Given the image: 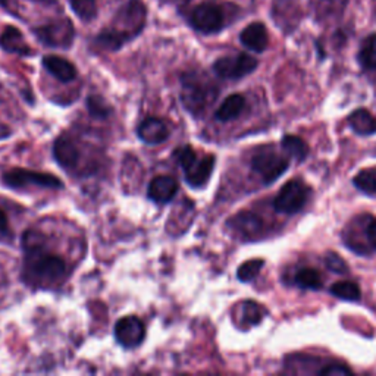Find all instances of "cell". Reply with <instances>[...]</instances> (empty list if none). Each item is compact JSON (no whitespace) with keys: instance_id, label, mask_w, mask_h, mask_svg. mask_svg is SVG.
Masks as SVG:
<instances>
[{"instance_id":"4316f807","label":"cell","mask_w":376,"mask_h":376,"mask_svg":"<svg viewBox=\"0 0 376 376\" xmlns=\"http://www.w3.org/2000/svg\"><path fill=\"white\" fill-rule=\"evenodd\" d=\"M243 320L247 326H253L260 324L262 320V309L255 301H246L243 304Z\"/></svg>"},{"instance_id":"5b68a950","label":"cell","mask_w":376,"mask_h":376,"mask_svg":"<svg viewBox=\"0 0 376 376\" xmlns=\"http://www.w3.org/2000/svg\"><path fill=\"white\" fill-rule=\"evenodd\" d=\"M257 68V61L247 53H239L235 57L220 58L213 63V71L218 77L225 80H239L252 74Z\"/></svg>"},{"instance_id":"d4e9b609","label":"cell","mask_w":376,"mask_h":376,"mask_svg":"<svg viewBox=\"0 0 376 376\" xmlns=\"http://www.w3.org/2000/svg\"><path fill=\"white\" fill-rule=\"evenodd\" d=\"M71 6L82 21H91L97 15L96 0H71Z\"/></svg>"},{"instance_id":"1f68e13d","label":"cell","mask_w":376,"mask_h":376,"mask_svg":"<svg viewBox=\"0 0 376 376\" xmlns=\"http://www.w3.org/2000/svg\"><path fill=\"white\" fill-rule=\"evenodd\" d=\"M8 218L6 213L0 209V232H6L8 231Z\"/></svg>"},{"instance_id":"9a60e30c","label":"cell","mask_w":376,"mask_h":376,"mask_svg":"<svg viewBox=\"0 0 376 376\" xmlns=\"http://www.w3.org/2000/svg\"><path fill=\"white\" fill-rule=\"evenodd\" d=\"M53 155L62 168H74L80 160V150L77 144L74 143L73 138L66 135L59 137L58 140L54 142Z\"/></svg>"},{"instance_id":"9c48e42d","label":"cell","mask_w":376,"mask_h":376,"mask_svg":"<svg viewBox=\"0 0 376 376\" xmlns=\"http://www.w3.org/2000/svg\"><path fill=\"white\" fill-rule=\"evenodd\" d=\"M115 337L125 348L140 345L146 337L144 324L137 316H125L115 325Z\"/></svg>"},{"instance_id":"ffe728a7","label":"cell","mask_w":376,"mask_h":376,"mask_svg":"<svg viewBox=\"0 0 376 376\" xmlns=\"http://www.w3.org/2000/svg\"><path fill=\"white\" fill-rule=\"evenodd\" d=\"M284 150L289 156L294 158L296 160L301 162L309 155V147L306 144L300 137L297 135H285L281 142Z\"/></svg>"},{"instance_id":"8992f818","label":"cell","mask_w":376,"mask_h":376,"mask_svg":"<svg viewBox=\"0 0 376 376\" xmlns=\"http://www.w3.org/2000/svg\"><path fill=\"white\" fill-rule=\"evenodd\" d=\"M3 181L6 186L12 188H22L29 184H36L38 187H47V188L63 187V183L58 176L27 170H12L3 175Z\"/></svg>"},{"instance_id":"7402d4cb","label":"cell","mask_w":376,"mask_h":376,"mask_svg":"<svg viewBox=\"0 0 376 376\" xmlns=\"http://www.w3.org/2000/svg\"><path fill=\"white\" fill-rule=\"evenodd\" d=\"M331 294L345 301H357L361 297V291L356 283L340 281L331 287Z\"/></svg>"},{"instance_id":"d6986e66","label":"cell","mask_w":376,"mask_h":376,"mask_svg":"<svg viewBox=\"0 0 376 376\" xmlns=\"http://www.w3.org/2000/svg\"><path fill=\"white\" fill-rule=\"evenodd\" d=\"M352 128L360 135H370L376 133V118L366 109H357L348 118Z\"/></svg>"},{"instance_id":"5bb4252c","label":"cell","mask_w":376,"mask_h":376,"mask_svg":"<svg viewBox=\"0 0 376 376\" xmlns=\"http://www.w3.org/2000/svg\"><path fill=\"white\" fill-rule=\"evenodd\" d=\"M241 43L253 52H263L266 50L269 45V36L266 31V27L262 22H253L247 25L240 36Z\"/></svg>"},{"instance_id":"f1b7e54d","label":"cell","mask_w":376,"mask_h":376,"mask_svg":"<svg viewBox=\"0 0 376 376\" xmlns=\"http://www.w3.org/2000/svg\"><path fill=\"white\" fill-rule=\"evenodd\" d=\"M325 264L329 271L336 272V273H347V271H348V266H347V263L344 262V259L333 252H329L325 256Z\"/></svg>"},{"instance_id":"f546056e","label":"cell","mask_w":376,"mask_h":376,"mask_svg":"<svg viewBox=\"0 0 376 376\" xmlns=\"http://www.w3.org/2000/svg\"><path fill=\"white\" fill-rule=\"evenodd\" d=\"M322 376H347L352 375V369L344 365H329L319 372Z\"/></svg>"},{"instance_id":"30bf717a","label":"cell","mask_w":376,"mask_h":376,"mask_svg":"<svg viewBox=\"0 0 376 376\" xmlns=\"http://www.w3.org/2000/svg\"><path fill=\"white\" fill-rule=\"evenodd\" d=\"M178 193V181L171 175H160L151 179L147 196L155 203H168Z\"/></svg>"},{"instance_id":"44dd1931","label":"cell","mask_w":376,"mask_h":376,"mask_svg":"<svg viewBox=\"0 0 376 376\" xmlns=\"http://www.w3.org/2000/svg\"><path fill=\"white\" fill-rule=\"evenodd\" d=\"M296 285L303 289H320L322 288V276L313 268H303L296 273Z\"/></svg>"},{"instance_id":"484cf974","label":"cell","mask_w":376,"mask_h":376,"mask_svg":"<svg viewBox=\"0 0 376 376\" xmlns=\"http://www.w3.org/2000/svg\"><path fill=\"white\" fill-rule=\"evenodd\" d=\"M354 186L366 194H376V174L372 171H361L354 176Z\"/></svg>"},{"instance_id":"277c9868","label":"cell","mask_w":376,"mask_h":376,"mask_svg":"<svg viewBox=\"0 0 376 376\" xmlns=\"http://www.w3.org/2000/svg\"><path fill=\"white\" fill-rule=\"evenodd\" d=\"M309 187L299 179H291L278 193L273 207L281 213H297L308 202Z\"/></svg>"},{"instance_id":"6da1fadb","label":"cell","mask_w":376,"mask_h":376,"mask_svg":"<svg viewBox=\"0 0 376 376\" xmlns=\"http://www.w3.org/2000/svg\"><path fill=\"white\" fill-rule=\"evenodd\" d=\"M25 269L43 281H57L66 273V263L62 257L46 252L43 246L25 250Z\"/></svg>"},{"instance_id":"cb8c5ba5","label":"cell","mask_w":376,"mask_h":376,"mask_svg":"<svg viewBox=\"0 0 376 376\" xmlns=\"http://www.w3.org/2000/svg\"><path fill=\"white\" fill-rule=\"evenodd\" d=\"M264 262L262 259H252L244 262L236 272V278L243 283H250L259 276Z\"/></svg>"},{"instance_id":"d6a6232c","label":"cell","mask_w":376,"mask_h":376,"mask_svg":"<svg viewBox=\"0 0 376 376\" xmlns=\"http://www.w3.org/2000/svg\"><path fill=\"white\" fill-rule=\"evenodd\" d=\"M37 2H52V0H37Z\"/></svg>"},{"instance_id":"4fadbf2b","label":"cell","mask_w":376,"mask_h":376,"mask_svg":"<svg viewBox=\"0 0 376 376\" xmlns=\"http://www.w3.org/2000/svg\"><path fill=\"white\" fill-rule=\"evenodd\" d=\"M228 224L236 234H240L244 239H253L263 230V220L252 212H241L235 215Z\"/></svg>"},{"instance_id":"83f0119b","label":"cell","mask_w":376,"mask_h":376,"mask_svg":"<svg viewBox=\"0 0 376 376\" xmlns=\"http://www.w3.org/2000/svg\"><path fill=\"white\" fill-rule=\"evenodd\" d=\"M175 158H176L181 168L187 170L188 166L197 159V155H196V151H194L190 146H183V147H178L175 150Z\"/></svg>"},{"instance_id":"4dcf8cb0","label":"cell","mask_w":376,"mask_h":376,"mask_svg":"<svg viewBox=\"0 0 376 376\" xmlns=\"http://www.w3.org/2000/svg\"><path fill=\"white\" fill-rule=\"evenodd\" d=\"M368 240L370 246L376 250V219L372 220L368 227Z\"/></svg>"},{"instance_id":"603a6c76","label":"cell","mask_w":376,"mask_h":376,"mask_svg":"<svg viewBox=\"0 0 376 376\" xmlns=\"http://www.w3.org/2000/svg\"><path fill=\"white\" fill-rule=\"evenodd\" d=\"M359 61L366 69H376V34L369 36L359 52Z\"/></svg>"},{"instance_id":"7a4b0ae2","label":"cell","mask_w":376,"mask_h":376,"mask_svg":"<svg viewBox=\"0 0 376 376\" xmlns=\"http://www.w3.org/2000/svg\"><path fill=\"white\" fill-rule=\"evenodd\" d=\"M181 100L193 115H199L211 105L216 97V89L207 80L196 74H186L183 78Z\"/></svg>"},{"instance_id":"52a82bcc","label":"cell","mask_w":376,"mask_h":376,"mask_svg":"<svg viewBox=\"0 0 376 376\" xmlns=\"http://www.w3.org/2000/svg\"><path fill=\"white\" fill-rule=\"evenodd\" d=\"M36 36L47 46L68 47L74 40V27L71 21L58 20L36 29Z\"/></svg>"},{"instance_id":"7c38bea8","label":"cell","mask_w":376,"mask_h":376,"mask_svg":"<svg viewBox=\"0 0 376 376\" xmlns=\"http://www.w3.org/2000/svg\"><path fill=\"white\" fill-rule=\"evenodd\" d=\"M138 137L147 144H159L170 137V130L162 119L150 116L146 118L138 127Z\"/></svg>"},{"instance_id":"3957f363","label":"cell","mask_w":376,"mask_h":376,"mask_svg":"<svg viewBox=\"0 0 376 376\" xmlns=\"http://www.w3.org/2000/svg\"><path fill=\"white\" fill-rule=\"evenodd\" d=\"M252 168L264 184H272L288 170V160L273 149H264L253 156Z\"/></svg>"},{"instance_id":"8fae6325","label":"cell","mask_w":376,"mask_h":376,"mask_svg":"<svg viewBox=\"0 0 376 376\" xmlns=\"http://www.w3.org/2000/svg\"><path fill=\"white\" fill-rule=\"evenodd\" d=\"M213 168H215V156L209 155L202 159L197 158L187 170H184L187 183L194 188L203 187L209 181V178H211Z\"/></svg>"},{"instance_id":"2e32d148","label":"cell","mask_w":376,"mask_h":376,"mask_svg":"<svg viewBox=\"0 0 376 376\" xmlns=\"http://www.w3.org/2000/svg\"><path fill=\"white\" fill-rule=\"evenodd\" d=\"M0 47L9 53L24 54V57L31 53V49L27 45L22 33L15 27H6L3 30L2 36H0Z\"/></svg>"},{"instance_id":"ba28073f","label":"cell","mask_w":376,"mask_h":376,"mask_svg":"<svg viewBox=\"0 0 376 376\" xmlns=\"http://www.w3.org/2000/svg\"><path fill=\"white\" fill-rule=\"evenodd\" d=\"M191 24L200 33H216L224 25V13L212 3H203L191 13Z\"/></svg>"},{"instance_id":"e0dca14e","label":"cell","mask_w":376,"mask_h":376,"mask_svg":"<svg viewBox=\"0 0 376 376\" xmlns=\"http://www.w3.org/2000/svg\"><path fill=\"white\" fill-rule=\"evenodd\" d=\"M43 65L54 78L62 81V82H69L77 77L75 66L63 58L46 57L43 59Z\"/></svg>"},{"instance_id":"ac0fdd59","label":"cell","mask_w":376,"mask_h":376,"mask_svg":"<svg viewBox=\"0 0 376 376\" xmlns=\"http://www.w3.org/2000/svg\"><path fill=\"white\" fill-rule=\"evenodd\" d=\"M244 106H246V99L241 94H231L224 100V103L219 106V109L215 114V118L220 122L232 121L236 116H240Z\"/></svg>"}]
</instances>
